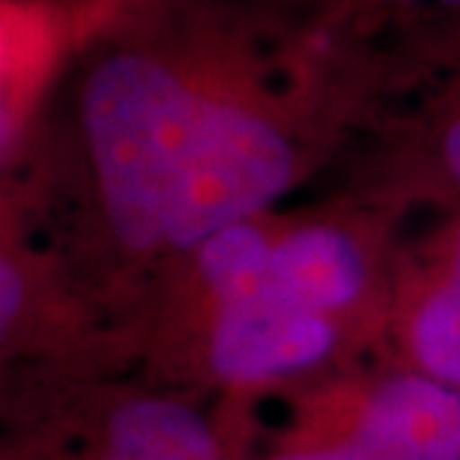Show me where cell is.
Returning a JSON list of instances; mask_svg holds the SVG:
<instances>
[{
	"label": "cell",
	"mask_w": 460,
	"mask_h": 460,
	"mask_svg": "<svg viewBox=\"0 0 460 460\" xmlns=\"http://www.w3.org/2000/svg\"><path fill=\"white\" fill-rule=\"evenodd\" d=\"M218 311L222 317L216 326L213 365L230 380H261L299 371L317 362L332 344V329L326 320L296 305L279 288L272 254L261 279L236 296L218 302Z\"/></svg>",
	"instance_id": "obj_4"
},
{
	"label": "cell",
	"mask_w": 460,
	"mask_h": 460,
	"mask_svg": "<svg viewBox=\"0 0 460 460\" xmlns=\"http://www.w3.org/2000/svg\"><path fill=\"white\" fill-rule=\"evenodd\" d=\"M416 356L437 380L460 385V275L448 266L416 320Z\"/></svg>",
	"instance_id": "obj_8"
},
{
	"label": "cell",
	"mask_w": 460,
	"mask_h": 460,
	"mask_svg": "<svg viewBox=\"0 0 460 460\" xmlns=\"http://www.w3.org/2000/svg\"><path fill=\"white\" fill-rule=\"evenodd\" d=\"M281 460H365L362 455L356 452L353 446H341V448H323V452H305V455H290Z\"/></svg>",
	"instance_id": "obj_11"
},
{
	"label": "cell",
	"mask_w": 460,
	"mask_h": 460,
	"mask_svg": "<svg viewBox=\"0 0 460 460\" xmlns=\"http://www.w3.org/2000/svg\"><path fill=\"white\" fill-rule=\"evenodd\" d=\"M0 281H4V296H0L4 308H0V314H4V320H9L18 308V302H22V272H18L13 261H4V266H0Z\"/></svg>",
	"instance_id": "obj_10"
},
{
	"label": "cell",
	"mask_w": 460,
	"mask_h": 460,
	"mask_svg": "<svg viewBox=\"0 0 460 460\" xmlns=\"http://www.w3.org/2000/svg\"><path fill=\"white\" fill-rule=\"evenodd\" d=\"M159 0H0V144L15 159L40 108L84 54Z\"/></svg>",
	"instance_id": "obj_2"
},
{
	"label": "cell",
	"mask_w": 460,
	"mask_h": 460,
	"mask_svg": "<svg viewBox=\"0 0 460 460\" xmlns=\"http://www.w3.org/2000/svg\"><path fill=\"white\" fill-rule=\"evenodd\" d=\"M367 105H403L401 128L416 137L430 177L460 195V13L385 36Z\"/></svg>",
	"instance_id": "obj_3"
},
{
	"label": "cell",
	"mask_w": 460,
	"mask_h": 460,
	"mask_svg": "<svg viewBox=\"0 0 460 460\" xmlns=\"http://www.w3.org/2000/svg\"><path fill=\"white\" fill-rule=\"evenodd\" d=\"M326 4L349 33L371 45L428 18L460 13V0H326Z\"/></svg>",
	"instance_id": "obj_9"
},
{
	"label": "cell",
	"mask_w": 460,
	"mask_h": 460,
	"mask_svg": "<svg viewBox=\"0 0 460 460\" xmlns=\"http://www.w3.org/2000/svg\"><path fill=\"white\" fill-rule=\"evenodd\" d=\"M108 460H218L195 412L168 401H137L108 425Z\"/></svg>",
	"instance_id": "obj_7"
},
{
	"label": "cell",
	"mask_w": 460,
	"mask_h": 460,
	"mask_svg": "<svg viewBox=\"0 0 460 460\" xmlns=\"http://www.w3.org/2000/svg\"><path fill=\"white\" fill-rule=\"evenodd\" d=\"M272 272L296 305L323 314L362 293L367 252L353 227L338 222H299L275 230Z\"/></svg>",
	"instance_id": "obj_6"
},
{
	"label": "cell",
	"mask_w": 460,
	"mask_h": 460,
	"mask_svg": "<svg viewBox=\"0 0 460 460\" xmlns=\"http://www.w3.org/2000/svg\"><path fill=\"white\" fill-rule=\"evenodd\" d=\"M349 446L365 460H460V392L398 376L374 392Z\"/></svg>",
	"instance_id": "obj_5"
},
{
	"label": "cell",
	"mask_w": 460,
	"mask_h": 460,
	"mask_svg": "<svg viewBox=\"0 0 460 460\" xmlns=\"http://www.w3.org/2000/svg\"><path fill=\"white\" fill-rule=\"evenodd\" d=\"M374 78L326 0H159L60 87L108 239L155 254L270 209L311 128L365 114Z\"/></svg>",
	"instance_id": "obj_1"
}]
</instances>
